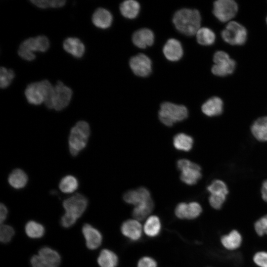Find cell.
Here are the masks:
<instances>
[{
  "label": "cell",
  "instance_id": "cell-1",
  "mask_svg": "<svg viewBox=\"0 0 267 267\" xmlns=\"http://www.w3.org/2000/svg\"><path fill=\"white\" fill-rule=\"evenodd\" d=\"M173 22L176 28L181 34L192 36L200 28L201 17L197 9L182 8L174 14Z\"/></svg>",
  "mask_w": 267,
  "mask_h": 267
},
{
  "label": "cell",
  "instance_id": "cell-2",
  "mask_svg": "<svg viewBox=\"0 0 267 267\" xmlns=\"http://www.w3.org/2000/svg\"><path fill=\"white\" fill-rule=\"evenodd\" d=\"M90 130L88 123L80 121L71 129L68 143L70 154L76 156L87 146Z\"/></svg>",
  "mask_w": 267,
  "mask_h": 267
},
{
  "label": "cell",
  "instance_id": "cell-3",
  "mask_svg": "<svg viewBox=\"0 0 267 267\" xmlns=\"http://www.w3.org/2000/svg\"><path fill=\"white\" fill-rule=\"evenodd\" d=\"M158 114L159 120L163 124L171 127L174 123L186 119L188 112L185 106L165 102L161 104Z\"/></svg>",
  "mask_w": 267,
  "mask_h": 267
},
{
  "label": "cell",
  "instance_id": "cell-4",
  "mask_svg": "<svg viewBox=\"0 0 267 267\" xmlns=\"http://www.w3.org/2000/svg\"><path fill=\"white\" fill-rule=\"evenodd\" d=\"M177 166L181 172L180 179L188 185L195 184L202 178L201 168L195 163L182 159L178 161Z\"/></svg>",
  "mask_w": 267,
  "mask_h": 267
},
{
  "label": "cell",
  "instance_id": "cell-5",
  "mask_svg": "<svg viewBox=\"0 0 267 267\" xmlns=\"http://www.w3.org/2000/svg\"><path fill=\"white\" fill-rule=\"evenodd\" d=\"M221 36L230 44L241 45L246 42L247 32L246 28L240 23L230 21L222 31Z\"/></svg>",
  "mask_w": 267,
  "mask_h": 267
},
{
  "label": "cell",
  "instance_id": "cell-6",
  "mask_svg": "<svg viewBox=\"0 0 267 267\" xmlns=\"http://www.w3.org/2000/svg\"><path fill=\"white\" fill-rule=\"evenodd\" d=\"M215 64L212 67V72L216 76L224 77L231 74L236 67L235 61L223 51H218L213 56Z\"/></svg>",
  "mask_w": 267,
  "mask_h": 267
},
{
  "label": "cell",
  "instance_id": "cell-7",
  "mask_svg": "<svg viewBox=\"0 0 267 267\" xmlns=\"http://www.w3.org/2000/svg\"><path fill=\"white\" fill-rule=\"evenodd\" d=\"M237 11V4L233 0H218L214 2L213 14L222 22L232 19Z\"/></svg>",
  "mask_w": 267,
  "mask_h": 267
},
{
  "label": "cell",
  "instance_id": "cell-8",
  "mask_svg": "<svg viewBox=\"0 0 267 267\" xmlns=\"http://www.w3.org/2000/svg\"><path fill=\"white\" fill-rule=\"evenodd\" d=\"M88 204L87 198L81 194H76L66 199L63 202L65 213L77 219L86 210Z\"/></svg>",
  "mask_w": 267,
  "mask_h": 267
},
{
  "label": "cell",
  "instance_id": "cell-9",
  "mask_svg": "<svg viewBox=\"0 0 267 267\" xmlns=\"http://www.w3.org/2000/svg\"><path fill=\"white\" fill-rule=\"evenodd\" d=\"M72 96V89L62 82L57 81L54 87L52 109L61 111L69 105Z\"/></svg>",
  "mask_w": 267,
  "mask_h": 267
},
{
  "label": "cell",
  "instance_id": "cell-10",
  "mask_svg": "<svg viewBox=\"0 0 267 267\" xmlns=\"http://www.w3.org/2000/svg\"><path fill=\"white\" fill-rule=\"evenodd\" d=\"M134 73L139 77L148 76L152 71V62L146 55L140 53L132 57L129 62Z\"/></svg>",
  "mask_w": 267,
  "mask_h": 267
},
{
  "label": "cell",
  "instance_id": "cell-11",
  "mask_svg": "<svg viewBox=\"0 0 267 267\" xmlns=\"http://www.w3.org/2000/svg\"><path fill=\"white\" fill-rule=\"evenodd\" d=\"M202 211V207L198 202H181L177 206L175 213L179 219L193 220L198 218Z\"/></svg>",
  "mask_w": 267,
  "mask_h": 267
},
{
  "label": "cell",
  "instance_id": "cell-12",
  "mask_svg": "<svg viewBox=\"0 0 267 267\" xmlns=\"http://www.w3.org/2000/svg\"><path fill=\"white\" fill-rule=\"evenodd\" d=\"M44 87L43 80L29 84L25 90L27 101L31 104L38 105L44 101Z\"/></svg>",
  "mask_w": 267,
  "mask_h": 267
},
{
  "label": "cell",
  "instance_id": "cell-13",
  "mask_svg": "<svg viewBox=\"0 0 267 267\" xmlns=\"http://www.w3.org/2000/svg\"><path fill=\"white\" fill-rule=\"evenodd\" d=\"M87 248L90 250L98 248L102 241V236L98 230L91 224L86 223L82 229Z\"/></svg>",
  "mask_w": 267,
  "mask_h": 267
},
{
  "label": "cell",
  "instance_id": "cell-14",
  "mask_svg": "<svg viewBox=\"0 0 267 267\" xmlns=\"http://www.w3.org/2000/svg\"><path fill=\"white\" fill-rule=\"evenodd\" d=\"M123 199L126 203L135 206L152 199L149 190L143 187L127 191L124 194Z\"/></svg>",
  "mask_w": 267,
  "mask_h": 267
},
{
  "label": "cell",
  "instance_id": "cell-15",
  "mask_svg": "<svg viewBox=\"0 0 267 267\" xmlns=\"http://www.w3.org/2000/svg\"><path fill=\"white\" fill-rule=\"evenodd\" d=\"M142 226L136 220H128L121 225L122 233L132 241L139 240L142 235Z\"/></svg>",
  "mask_w": 267,
  "mask_h": 267
},
{
  "label": "cell",
  "instance_id": "cell-16",
  "mask_svg": "<svg viewBox=\"0 0 267 267\" xmlns=\"http://www.w3.org/2000/svg\"><path fill=\"white\" fill-rule=\"evenodd\" d=\"M201 110L203 113L208 117L219 116L223 112V102L221 98L213 96L203 104Z\"/></svg>",
  "mask_w": 267,
  "mask_h": 267
},
{
  "label": "cell",
  "instance_id": "cell-17",
  "mask_svg": "<svg viewBox=\"0 0 267 267\" xmlns=\"http://www.w3.org/2000/svg\"><path fill=\"white\" fill-rule=\"evenodd\" d=\"M165 57L171 61L179 60L183 55V49L180 43L175 39L167 41L163 49Z\"/></svg>",
  "mask_w": 267,
  "mask_h": 267
},
{
  "label": "cell",
  "instance_id": "cell-18",
  "mask_svg": "<svg viewBox=\"0 0 267 267\" xmlns=\"http://www.w3.org/2000/svg\"><path fill=\"white\" fill-rule=\"evenodd\" d=\"M134 44L140 48H145L153 44L154 35L151 30L142 28L135 31L132 36Z\"/></svg>",
  "mask_w": 267,
  "mask_h": 267
},
{
  "label": "cell",
  "instance_id": "cell-19",
  "mask_svg": "<svg viewBox=\"0 0 267 267\" xmlns=\"http://www.w3.org/2000/svg\"><path fill=\"white\" fill-rule=\"evenodd\" d=\"M250 132L253 137L257 141L267 142V116L255 120L251 125Z\"/></svg>",
  "mask_w": 267,
  "mask_h": 267
},
{
  "label": "cell",
  "instance_id": "cell-20",
  "mask_svg": "<svg viewBox=\"0 0 267 267\" xmlns=\"http://www.w3.org/2000/svg\"><path fill=\"white\" fill-rule=\"evenodd\" d=\"M64 49L74 57L80 58L84 54L85 46L80 39L77 38L69 37L63 42Z\"/></svg>",
  "mask_w": 267,
  "mask_h": 267
},
{
  "label": "cell",
  "instance_id": "cell-21",
  "mask_svg": "<svg viewBox=\"0 0 267 267\" xmlns=\"http://www.w3.org/2000/svg\"><path fill=\"white\" fill-rule=\"evenodd\" d=\"M91 19L96 27L107 29L111 26L113 18L108 10L104 8H98L93 13Z\"/></svg>",
  "mask_w": 267,
  "mask_h": 267
},
{
  "label": "cell",
  "instance_id": "cell-22",
  "mask_svg": "<svg viewBox=\"0 0 267 267\" xmlns=\"http://www.w3.org/2000/svg\"><path fill=\"white\" fill-rule=\"evenodd\" d=\"M37 51L35 38H29L24 40L20 45L18 50L19 56L27 61H32L36 58L33 52Z\"/></svg>",
  "mask_w": 267,
  "mask_h": 267
},
{
  "label": "cell",
  "instance_id": "cell-23",
  "mask_svg": "<svg viewBox=\"0 0 267 267\" xmlns=\"http://www.w3.org/2000/svg\"><path fill=\"white\" fill-rule=\"evenodd\" d=\"M38 255L50 267H59L61 257L55 250L48 247H44L39 250Z\"/></svg>",
  "mask_w": 267,
  "mask_h": 267
},
{
  "label": "cell",
  "instance_id": "cell-24",
  "mask_svg": "<svg viewBox=\"0 0 267 267\" xmlns=\"http://www.w3.org/2000/svg\"><path fill=\"white\" fill-rule=\"evenodd\" d=\"M242 238L241 234L236 230H232L227 234L221 237V242L222 246L227 250H233L238 248L241 245Z\"/></svg>",
  "mask_w": 267,
  "mask_h": 267
},
{
  "label": "cell",
  "instance_id": "cell-25",
  "mask_svg": "<svg viewBox=\"0 0 267 267\" xmlns=\"http://www.w3.org/2000/svg\"><path fill=\"white\" fill-rule=\"evenodd\" d=\"M28 177L25 172L20 169L12 171L8 178V182L13 188L19 189L24 188L27 184Z\"/></svg>",
  "mask_w": 267,
  "mask_h": 267
},
{
  "label": "cell",
  "instance_id": "cell-26",
  "mask_svg": "<svg viewBox=\"0 0 267 267\" xmlns=\"http://www.w3.org/2000/svg\"><path fill=\"white\" fill-rule=\"evenodd\" d=\"M117 255L109 249L102 250L97 258V262L100 267H116L118 264Z\"/></svg>",
  "mask_w": 267,
  "mask_h": 267
},
{
  "label": "cell",
  "instance_id": "cell-27",
  "mask_svg": "<svg viewBox=\"0 0 267 267\" xmlns=\"http://www.w3.org/2000/svg\"><path fill=\"white\" fill-rule=\"evenodd\" d=\"M139 3L135 0H125L121 3L120 10L123 16L128 19H134L138 14Z\"/></svg>",
  "mask_w": 267,
  "mask_h": 267
},
{
  "label": "cell",
  "instance_id": "cell-28",
  "mask_svg": "<svg viewBox=\"0 0 267 267\" xmlns=\"http://www.w3.org/2000/svg\"><path fill=\"white\" fill-rule=\"evenodd\" d=\"M146 235L150 237L157 236L160 232L161 223L159 218L156 216L149 217L143 226Z\"/></svg>",
  "mask_w": 267,
  "mask_h": 267
},
{
  "label": "cell",
  "instance_id": "cell-29",
  "mask_svg": "<svg viewBox=\"0 0 267 267\" xmlns=\"http://www.w3.org/2000/svg\"><path fill=\"white\" fill-rule=\"evenodd\" d=\"M193 139L191 136L183 133L176 134L173 139L174 147L181 151H190L193 147Z\"/></svg>",
  "mask_w": 267,
  "mask_h": 267
},
{
  "label": "cell",
  "instance_id": "cell-30",
  "mask_svg": "<svg viewBox=\"0 0 267 267\" xmlns=\"http://www.w3.org/2000/svg\"><path fill=\"white\" fill-rule=\"evenodd\" d=\"M154 206V202L152 199L144 203L135 206L132 212L133 216L137 221L143 220L153 211Z\"/></svg>",
  "mask_w": 267,
  "mask_h": 267
},
{
  "label": "cell",
  "instance_id": "cell-31",
  "mask_svg": "<svg viewBox=\"0 0 267 267\" xmlns=\"http://www.w3.org/2000/svg\"><path fill=\"white\" fill-rule=\"evenodd\" d=\"M26 235L31 238L37 239L43 237L45 232L44 226L39 222L30 221L25 226Z\"/></svg>",
  "mask_w": 267,
  "mask_h": 267
},
{
  "label": "cell",
  "instance_id": "cell-32",
  "mask_svg": "<svg viewBox=\"0 0 267 267\" xmlns=\"http://www.w3.org/2000/svg\"><path fill=\"white\" fill-rule=\"evenodd\" d=\"M197 42L202 45H210L213 44L216 39L214 32L206 27L200 28L196 34Z\"/></svg>",
  "mask_w": 267,
  "mask_h": 267
},
{
  "label": "cell",
  "instance_id": "cell-33",
  "mask_svg": "<svg viewBox=\"0 0 267 267\" xmlns=\"http://www.w3.org/2000/svg\"><path fill=\"white\" fill-rule=\"evenodd\" d=\"M79 187V182L77 178L72 175L63 177L59 182V188L64 193H71L76 191Z\"/></svg>",
  "mask_w": 267,
  "mask_h": 267
},
{
  "label": "cell",
  "instance_id": "cell-34",
  "mask_svg": "<svg viewBox=\"0 0 267 267\" xmlns=\"http://www.w3.org/2000/svg\"><path fill=\"white\" fill-rule=\"evenodd\" d=\"M210 194H223L227 195L229 189L226 183L221 179L213 180L207 187Z\"/></svg>",
  "mask_w": 267,
  "mask_h": 267
},
{
  "label": "cell",
  "instance_id": "cell-35",
  "mask_svg": "<svg viewBox=\"0 0 267 267\" xmlns=\"http://www.w3.org/2000/svg\"><path fill=\"white\" fill-rule=\"evenodd\" d=\"M15 76L13 71L11 69H7L4 67L0 68V87L5 89L11 83Z\"/></svg>",
  "mask_w": 267,
  "mask_h": 267
},
{
  "label": "cell",
  "instance_id": "cell-36",
  "mask_svg": "<svg viewBox=\"0 0 267 267\" xmlns=\"http://www.w3.org/2000/svg\"><path fill=\"white\" fill-rule=\"evenodd\" d=\"M30 1L41 8L48 7L59 8L63 6L66 2L65 0H31Z\"/></svg>",
  "mask_w": 267,
  "mask_h": 267
},
{
  "label": "cell",
  "instance_id": "cell-37",
  "mask_svg": "<svg viewBox=\"0 0 267 267\" xmlns=\"http://www.w3.org/2000/svg\"><path fill=\"white\" fill-rule=\"evenodd\" d=\"M15 231L13 227L9 225L1 224L0 228V240L3 243L11 241Z\"/></svg>",
  "mask_w": 267,
  "mask_h": 267
},
{
  "label": "cell",
  "instance_id": "cell-38",
  "mask_svg": "<svg viewBox=\"0 0 267 267\" xmlns=\"http://www.w3.org/2000/svg\"><path fill=\"white\" fill-rule=\"evenodd\" d=\"M227 195L210 194L208 200L210 206L214 209L220 210L226 201Z\"/></svg>",
  "mask_w": 267,
  "mask_h": 267
},
{
  "label": "cell",
  "instance_id": "cell-39",
  "mask_svg": "<svg viewBox=\"0 0 267 267\" xmlns=\"http://www.w3.org/2000/svg\"><path fill=\"white\" fill-rule=\"evenodd\" d=\"M254 228L257 234L262 236L267 235V215L258 220L254 224Z\"/></svg>",
  "mask_w": 267,
  "mask_h": 267
},
{
  "label": "cell",
  "instance_id": "cell-40",
  "mask_svg": "<svg viewBox=\"0 0 267 267\" xmlns=\"http://www.w3.org/2000/svg\"><path fill=\"white\" fill-rule=\"evenodd\" d=\"M37 47V51L45 52L49 47V42L48 38L44 35L38 36L35 37Z\"/></svg>",
  "mask_w": 267,
  "mask_h": 267
},
{
  "label": "cell",
  "instance_id": "cell-41",
  "mask_svg": "<svg viewBox=\"0 0 267 267\" xmlns=\"http://www.w3.org/2000/svg\"><path fill=\"white\" fill-rule=\"evenodd\" d=\"M253 261L260 267H267V252H257L253 256Z\"/></svg>",
  "mask_w": 267,
  "mask_h": 267
},
{
  "label": "cell",
  "instance_id": "cell-42",
  "mask_svg": "<svg viewBox=\"0 0 267 267\" xmlns=\"http://www.w3.org/2000/svg\"><path fill=\"white\" fill-rule=\"evenodd\" d=\"M77 220L75 217L65 213L61 218L60 224L63 227L68 228L73 225Z\"/></svg>",
  "mask_w": 267,
  "mask_h": 267
},
{
  "label": "cell",
  "instance_id": "cell-43",
  "mask_svg": "<svg viewBox=\"0 0 267 267\" xmlns=\"http://www.w3.org/2000/svg\"><path fill=\"white\" fill-rule=\"evenodd\" d=\"M137 267H157V264L153 258L144 257L139 260Z\"/></svg>",
  "mask_w": 267,
  "mask_h": 267
},
{
  "label": "cell",
  "instance_id": "cell-44",
  "mask_svg": "<svg viewBox=\"0 0 267 267\" xmlns=\"http://www.w3.org/2000/svg\"><path fill=\"white\" fill-rule=\"evenodd\" d=\"M32 267H50L37 255H33L30 260Z\"/></svg>",
  "mask_w": 267,
  "mask_h": 267
},
{
  "label": "cell",
  "instance_id": "cell-45",
  "mask_svg": "<svg viewBox=\"0 0 267 267\" xmlns=\"http://www.w3.org/2000/svg\"><path fill=\"white\" fill-rule=\"evenodd\" d=\"M8 210L6 206L4 204L1 203L0 205V222L1 224L6 220Z\"/></svg>",
  "mask_w": 267,
  "mask_h": 267
},
{
  "label": "cell",
  "instance_id": "cell-46",
  "mask_svg": "<svg viewBox=\"0 0 267 267\" xmlns=\"http://www.w3.org/2000/svg\"><path fill=\"white\" fill-rule=\"evenodd\" d=\"M261 193L263 200L267 202V179L264 180L262 183Z\"/></svg>",
  "mask_w": 267,
  "mask_h": 267
},
{
  "label": "cell",
  "instance_id": "cell-47",
  "mask_svg": "<svg viewBox=\"0 0 267 267\" xmlns=\"http://www.w3.org/2000/svg\"><path fill=\"white\" fill-rule=\"evenodd\" d=\"M266 21H267V19H266Z\"/></svg>",
  "mask_w": 267,
  "mask_h": 267
}]
</instances>
